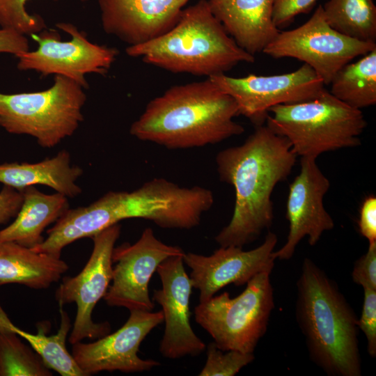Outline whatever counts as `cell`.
<instances>
[{"instance_id": "cell-26", "label": "cell", "mask_w": 376, "mask_h": 376, "mask_svg": "<svg viewBox=\"0 0 376 376\" xmlns=\"http://www.w3.org/2000/svg\"><path fill=\"white\" fill-rule=\"evenodd\" d=\"M28 1L0 0V27L31 36L45 29L46 24L40 15L27 12Z\"/></svg>"}, {"instance_id": "cell-17", "label": "cell", "mask_w": 376, "mask_h": 376, "mask_svg": "<svg viewBox=\"0 0 376 376\" xmlns=\"http://www.w3.org/2000/svg\"><path fill=\"white\" fill-rule=\"evenodd\" d=\"M189 0H98L102 28L129 46L169 31Z\"/></svg>"}, {"instance_id": "cell-16", "label": "cell", "mask_w": 376, "mask_h": 376, "mask_svg": "<svg viewBox=\"0 0 376 376\" xmlns=\"http://www.w3.org/2000/svg\"><path fill=\"white\" fill-rule=\"evenodd\" d=\"M316 159L301 157L299 173L289 185L285 214L289 232L284 245L274 251L275 259H290L304 237L308 236L309 244L314 246L323 233L334 227V221L323 203L330 182L319 168Z\"/></svg>"}, {"instance_id": "cell-23", "label": "cell", "mask_w": 376, "mask_h": 376, "mask_svg": "<svg viewBox=\"0 0 376 376\" xmlns=\"http://www.w3.org/2000/svg\"><path fill=\"white\" fill-rule=\"evenodd\" d=\"M61 323L56 334L47 336L45 331L49 324H40L38 332L31 334L15 324L13 330L24 338L42 358L46 366L62 376H85L65 346L68 334L72 329L70 319L63 306H59Z\"/></svg>"}, {"instance_id": "cell-5", "label": "cell", "mask_w": 376, "mask_h": 376, "mask_svg": "<svg viewBox=\"0 0 376 376\" xmlns=\"http://www.w3.org/2000/svg\"><path fill=\"white\" fill-rule=\"evenodd\" d=\"M265 121L273 132L287 139L297 157L315 158L359 146L367 125L361 110L326 89L310 100L272 107Z\"/></svg>"}, {"instance_id": "cell-11", "label": "cell", "mask_w": 376, "mask_h": 376, "mask_svg": "<svg viewBox=\"0 0 376 376\" xmlns=\"http://www.w3.org/2000/svg\"><path fill=\"white\" fill-rule=\"evenodd\" d=\"M207 78L231 96L239 114L256 126L264 123L272 107L310 100L325 89L322 79L306 63L295 71L281 75L232 77L220 74Z\"/></svg>"}, {"instance_id": "cell-2", "label": "cell", "mask_w": 376, "mask_h": 376, "mask_svg": "<svg viewBox=\"0 0 376 376\" xmlns=\"http://www.w3.org/2000/svg\"><path fill=\"white\" fill-rule=\"evenodd\" d=\"M234 99L209 78L175 85L151 100L130 127L136 139L168 149L217 144L244 132Z\"/></svg>"}, {"instance_id": "cell-3", "label": "cell", "mask_w": 376, "mask_h": 376, "mask_svg": "<svg viewBox=\"0 0 376 376\" xmlns=\"http://www.w3.org/2000/svg\"><path fill=\"white\" fill-rule=\"evenodd\" d=\"M295 316L312 361L329 376H361L358 318L337 284L305 258Z\"/></svg>"}, {"instance_id": "cell-20", "label": "cell", "mask_w": 376, "mask_h": 376, "mask_svg": "<svg viewBox=\"0 0 376 376\" xmlns=\"http://www.w3.org/2000/svg\"><path fill=\"white\" fill-rule=\"evenodd\" d=\"M21 191V207L13 222L0 230V242H15L33 248L45 240V229L70 209L69 198L58 192L45 194L34 186L25 187Z\"/></svg>"}, {"instance_id": "cell-30", "label": "cell", "mask_w": 376, "mask_h": 376, "mask_svg": "<svg viewBox=\"0 0 376 376\" xmlns=\"http://www.w3.org/2000/svg\"><path fill=\"white\" fill-rule=\"evenodd\" d=\"M317 0H274L272 20L277 29L287 26L295 16L308 13Z\"/></svg>"}, {"instance_id": "cell-32", "label": "cell", "mask_w": 376, "mask_h": 376, "mask_svg": "<svg viewBox=\"0 0 376 376\" xmlns=\"http://www.w3.org/2000/svg\"><path fill=\"white\" fill-rule=\"evenodd\" d=\"M23 202L21 191L3 185L0 191V224H6L17 214Z\"/></svg>"}, {"instance_id": "cell-14", "label": "cell", "mask_w": 376, "mask_h": 376, "mask_svg": "<svg viewBox=\"0 0 376 376\" xmlns=\"http://www.w3.org/2000/svg\"><path fill=\"white\" fill-rule=\"evenodd\" d=\"M277 236L269 231L258 247L244 251L235 246H220L210 256L185 253L184 263L191 269L193 288L199 292V302L208 300L224 287L246 284L254 276L273 269Z\"/></svg>"}, {"instance_id": "cell-7", "label": "cell", "mask_w": 376, "mask_h": 376, "mask_svg": "<svg viewBox=\"0 0 376 376\" xmlns=\"http://www.w3.org/2000/svg\"><path fill=\"white\" fill-rule=\"evenodd\" d=\"M272 271L266 269L257 274L234 298L224 292L195 307L196 322L211 336L219 349L254 352L267 331L274 308Z\"/></svg>"}, {"instance_id": "cell-24", "label": "cell", "mask_w": 376, "mask_h": 376, "mask_svg": "<svg viewBox=\"0 0 376 376\" xmlns=\"http://www.w3.org/2000/svg\"><path fill=\"white\" fill-rule=\"evenodd\" d=\"M322 9L326 20L336 31L356 40L375 42L373 0H329Z\"/></svg>"}, {"instance_id": "cell-8", "label": "cell", "mask_w": 376, "mask_h": 376, "mask_svg": "<svg viewBox=\"0 0 376 376\" xmlns=\"http://www.w3.org/2000/svg\"><path fill=\"white\" fill-rule=\"evenodd\" d=\"M375 48V42L356 40L333 29L320 5L302 25L280 31L263 52L274 58L289 57L303 61L328 85L344 65Z\"/></svg>"}, {"instance_id": "cell-10", "label": "cell", "mask_w": 376, "mask_h": 376, "mask_svg": "<svg viewBox=\"0 0 376 376\" xmlns=\"http://www.w3.org/2000/svg\"><path fill=\"white\" fill-rule=\"evenodd\" d=\"M121 226L114 224L94 235L93 249L82 270L75 276H65L55 292L59 306L75 303V320L68 340L71 345L84 338L96 340L111 331L108 322H95L93 311L104 298L112 279V254Z\"/></svg>"}, {"instance_id": "cell-31", "label": "cell", "mask_w": 376, "mask_h": 376, "mask_svg": "<svg viewBox=\"0 0 376 376\" xmlns=\"http://www.w3.org/2000/svg\"><path fill=\"white\" fill-rule=\"evenodd\" d=\"M361 235L368 240L369 244L376 242V197L367 196L362 202L358 220Z\"/></svg>"}, {"instance_id": "cell-18", "label": "cell", "mask_w": 376, "mask_h": 376, "mask_svg": "<svg viewBox=\"0 0 376 376\" xmlns=\"http://www.w3.org/2000/svg\"><path fill=\"white\" fill-rule=\"evenodd\" d=\"M274 0H208L214 15L244 50L263 52L280 30L272 20Z\"/></svg>"}, {"instance_id": "cell-33", "label": "cell", "mask_w": 376, "mask_h": 376, "mask_svg": "<svg viewBox=\"0 0 376 376\" xmlns=\"http://www.w3.org/2000/svg\"><path fill=\"white\" fill-rule=\"evenodd\" d=\"M29 50V40L26 36L0 27V53L16 56Z\"/></svg>"}, {"instance_id": "cell-25", "label": "cell", "mask_w": 376, "mask_h": 376, "mask_svg": "<svg viewBox=\"0 0 376 376\" xmlns=\"http://www.w3.org/2000/svg\"><path fill=\"white\" fill-rule=\"evenodd\" d=\"M0 305V376H52L42 358L25 345Z\"/></svg>"}, {"instance_id": "cell-28", "label": "cell", "mask_w": 376, "mask_h": 376, "mask_svg": "<svg viewBox=\"0 0 376 376\" xmlns=\"http://www.w3.org/2000/svg\"><path fill=\"white\" fill-rule=\"evenodd\" d=\"M364 298L361 314L357 325L364 334L367 352L372 358L376 357V290L363 289Z\"/></svg>"}, {"instance_id": "cell-34", "label": "cell", "mask_w": 376, "mask_h": 376, "mask_svg": "<svg viewBox=\"0 0 376 376\" xmlns=\"http://www.w3.org/2000/svg\"><path fill=\"white\" fill-rule=\"evenodd\" d=\"M79 1H82V2H85V1H88V0H79Z\"/></svg>"}, {"instance_id": "cell-27", "label": "cell", "mask_w": 376, "mask_h": 376, "mask_svg": "<svg viewBox=\"0 0 376 376\" xmlns=\"http://www.w3.org/2000/svg\"><path fill=\"white\" fill-rule=\"evenodd\" d=\"M254 358L253 353L233 350L224 351L212 342L207 345V359L198 375L234 376Z\"/></svg>"}, {"instance_id": "cell-29", "label": "cell", "mask_w": 376, "mask_h": 376, "mask_svg": "<svg viewBox=\"0 0 376 376\" xmlns=\"http://www.w3.org/2000/svg\"><path fill=\"white\" fill-rule=\"evenodd\" d=\"M352 279L363 289L376 290V242L370 243L366 253L355 261Z\"/></svg>"}, {"instance_id": "cell-1", "label": "cell", "mask_w": 376, "mask_h": 376, "mask_svg": "<svg viewBox=\"0 0 376 376\" xmlns=\"http://www.w3.org/2000/svg\"><path fill=\"white\" fill-rule=\"evenodd\" d=\"M297 158L287 139L263 125L242 144L217 154L219 179L233 187L235 196L230 222L214 237L220 246L243 247L272 226V192L290 174Z\"/></svg>"}, {"instance_id": "cell-22", "label": "cell", "mask_w": 376, "mask_h": 376, "mask_svg": "<svg viewBox=\"0 0 376 376\" xmlns=\"http://www.w3.org/2000/svg\"><path fill=\"white\" fill-rule=\"evenodd\" d=\"M330 93L361 110L376 104V48L354 63L344 65L332 79Z\"/></svg>"}, {"instance_id": "cell-6", "label": "cell", "mask_w": 376, "mask_h": 376, "mask_svg": "<svg viewBox=\"0 0 376 376\" xmlns=\"http://www.w3.org/2000/svg\"><path fill=\"white\" fill-rule=\"evenodd\" d=\"M84 88L65 77L40 91L0 93V126L14 134L29 135L44 148L71 136L84 120L86 101Z\"/></svg>"}, {"instance_id": "cell-21", "label": "cell", "mask_w": 376, "mask_h": 376, "mask_svg": "<svg viewBox=\"0 0 376 376\" xmlns=\"http://www.w3.org/2000/svg\"><path fill=\"white\" fill-rule=\"evenodd\" d=\"M61 258L37 253L15 242H0V286L16 283L46 289L68 269Z\"/></svg>"}, {"instance_id": "cell-13", "label": "cell", "mask_w": 376, "mask_h": 376, "mask_svg": "<svg viewBox=\"0 0 376 376\" xmlns=\"http://www.w3.org/2000/svg\"><path fill=\"white\" fill-rule=\"evenodd\" d=\"M130 312L127 320L114 333L92 343L72 345L71 354L85 376L102 371L140 373L161 365L158 361L140 358L138 352L146 337L164 322L162 311Z\"/></svg>"}, {"instance_id": "cell-12", "label": "cell", "mask_w": 376, "mask_h": 376, "mask_svg": "<svg viewBox=\"0 0 376 376\" xmlns=\"http://www.w3.org/2000/svg\"><path fill=\"white\" fill-rule=\"evenodd\" d=\"M178 246L160 241L152 228H146L134 244L114 247L112 279L104 299L109 306L152 311L154 304L149 295V283L160 263L169 257L183 256Z\"/></svg>"}, {"instance_id": "cell-9", "label": "cell", "mask_w": 376, "mask_h": 376, "mask_svg": "<svg viewBox=\"0 0 376 376\" xmlns=\"http://www.w3.org/2000/svg\"><path fill=\"white\" fill-rule=\"evenodd\" d=\"M56 26L69 34L71 39L61 40L55 30L44 29L33 34L38 47L16 56L18 70L36 71L43 77H65L84 89L88 86L86 75H104L108 72L118 54L116 49L91 42L71 23L59 22Z\"/></svg>"}, {"instance_id": "cell-4", "label": "cell", "mask_w": 376, "mask_h": 376, "mask_svg": "<svg viewBox=\"0 0 376 376\" xmlns=\"http://www.w3.org/2000/svg\"><path fill=\"white\" fill-rule=\"evenodd\" d=\"M126 54L171 72L207 77L225 74L240 63L255 61L227 33L207 0L182 9L169 31L129 46Z\"/></svg>"}, {"instance_id": "cell-15", "label": "cell", "mask_w": 376, "mask_h": 376, "mask_svg": "<svg viewBox=\"0 0 376 376\" xmlns=\"http://www.w3.org/2000/svg\"><path fill=\"white\" fill-rule=\"evenodd\" d=\"M183 256L169 257L159 265L156 272L162 288L153 290L152 298L162 306L165 322L159 352L169 359L196 357L205 349V343L191 326L189 303L193 285L184 267Z\"/></svg>"}, {"instance_id": "cell-19", "label": "cell", "mask_w": 376, "mask_h": 376, "mask_svg": "<svg viewBox=\"0 0 376 376\" xmlns=\"http://www.w3.org/2000/svg\"><path fill=\"white\" fill-rule=\"evenodd\" d=\"M83 169L71 162L66 150L55 156L36 163H4L0 164V182L18 191L25 187L42 185L68 198H75L82 192L77 184Z\"/></svg>"}]
</instances>
